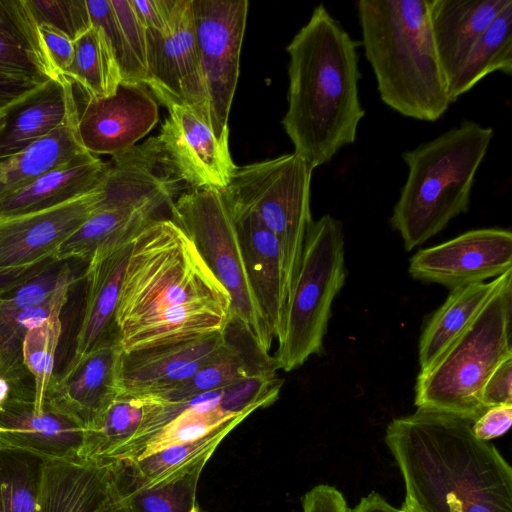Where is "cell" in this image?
I'll return each mask as SVG.
<instances>
[{
	"label": "cell",
	"mask_w": 512,
	"mask_h": 512,
	"mask_svg": "<svg viewBox=\"0 0 512 512\" xmlns=\"http://www.w3.org/2000/svg\"><path fill=\"white\" fill-rule=\"evenodd\" d=\"M232 319L229 294L170 216L135 235L116 310L123 352L219 334Z\"/></svg>",
	"instance_id": "obj_1"
},
{
	"label": "cell",
	"mask_w": 512,
	"mask_h": 512,
	"mask_svg": "<svg viewBox=\"0 0 512 512\" xmlns=\"http://www.w3.org/2000/svg\"><path fill=\"white\" fill-rule=\"evenodd\" d=\"M472 423L417 408L388 424L385 443L418 512H512V468Z\"/></svg>",
	"instance_id": "obj_2"
},
{
	"label": "cell",
	"mask_w": 512,
	"mask_h": 512,
	"mask_svg": "<svg viewBox=\"0 0 512 512\" xmlns=\"http://www.w3.org/2000/svg\"><path fill=\"white\" fill-rule=\"evenodd\" d=\"M355 41L323 4L286 47L288 109L282 120L294 152L316 167L356 140L365 115Z\"/></svg>",
	"instance_id": "obj_3"
},
{
	"label": "cell",
	"mask_w": 512,
	"mask_h": 512,
	"mask_svg": "<svg viewBox=\"0 0 512 512\" xmlns=\"http://www.w3.org/2000/svg\"><path fill=\"white\" fill-rule=\"evenodd\" d=\"M361 45L381 100L401 115L433 122L448 110V84L436 52L429 0H360Z\"/></svg>",
	"instance_id": "obj_4"
},
{
	"label": "cell",
	"mask_w": 512,
	"mask_h": 512,
	"mask_svg": "<svg viewBox=\"0 0 512 512\" xmlns=\"http://www.w3.org/2000/svg\"><path fill=\"white\" fill-rule=\"evenodd\" d=\"M493 134L491 127L466 119L433 140L402 153L408 175L390 223L407 251L468 211L476 173Z\"/></svg>",
	"instance_id": "obj_5"
},
{
	"label": "cell",
	"mask_w": 512,
	"mask_h": 512,
	"mask_svg": "<svg viewBox=\"0 0 512 512\" xmlns=\"http://www.w3.org/2000/svg\"><path fill=\"white\" fill-rule=\"evenodd\" d=\"M512 269L470 325L425 373H419L414 403L475 421L484 411L483 387L512 358Z\"/></svg>",
	"instance_id": "obj_6"
},
{
	"label": "cell",
	"mask_w": 512,
	"mask_h": 512,
	"mask_svg": "<svg viewBox=\"0 0 512 512\" xmlns=\"http://www.w3.org/2000/svg\"><path fill=\"white\" fill-rule=\"evenodd\" d=\"M346 278L342 223L330 214L313 221L286 303L274 356L278 370L289 372L321 353L332 303Z\"/></svg>",
	"instance_id": "obj_7"
},
{
	"label": "cell",
	"mask_w": 512,
	"mask_h": 512,
	"mask_svg": "<svg viewBox=\"0 0 512 512\" xmlns=\"http://www.w3.org/2000/svg\"><path fill=\"white\" fill-rule=\"evenodd\" d=\"M313 168L297 153L237 167L221 193L255 212L276 237L281 253L285 307L312 224Z\"/></svg>",
	"instance_id": "obj_8"
},
{
	"label": "cell",
	"mask_w": 512,
	"mask_h": 512,
	"mask_svg": "<svg viewBox=\"0 0 512 512\" xmlns=\"http://www.w3.org/2000/svg\"><path fill=\"white\" fill-rule=\"evenodd\" d=\"M282 385L283 380L273 373L181 401H162L149 396L150 406L137 434L108 460L135 461L201 438L229 422L244 421L257 409L273 404Z\"/></svg>",
	"instance_id": "obj_9"
},
{
	"label": "cell",
	"mask_w": 512,
	"mask_h": 512,
	"mask_svg": "<svg viewBox=\"0 0 512 512\" xmlns=\"http://www.w3.org/2000/svg\"><path fill=\"white\" fill-rule=\"evenodd\" d=\"M170 217L190 238L229 294L233 318L247 330L259 349L269 354L274 336L249 283L237 231L221 191L185 190L175 199Z\"/></svg>",
	"instance_id": "obj_10"
},
{
	"label": "cell",
	"mask_w": 512,
	"mask_h": 512,
	"mask_svg": "<svg viewBox=\"0 0 512 512\" xmlns=\"http://www.w3.org/2000/svg\"><path fill=\"white\" fill-rule=\"evenodd\" d=\"M102 196L101 186L51 208L0 219V295L58 263L62 244L92 214Z\"/></svg>",
	"instance_id": "obj_11"
},
{
	"label": "cell",
	"mask_w": 512,
	"mask_h": 512,
	"mask_svg": "<svg viewBox=\"0 0 512 512\" xmlns=\"http://www.w3.org/2000/svg\"><path fill=\"white\" fill-rule=\"evenodd\" d=\"M248 5L247 0H192L211 126L216 137L227 144Z\"/></svg>",
	"instance_id": "obj_12"
},
{
	"label": "cell",
	"mask_w": 512,
	"mask_h": 512,
	"mask_svg": "<svg viewBox=\"0 0 512 512\" xmlns=\"http://www.w3.org/2000/svg\"><path fill=\"white\" fill-rule=\"evenodd\" d=\"M146 71L145 85L162 105H190L211 125L192 0H178L168 32L146 29Z\"/></svg>",
	"instance_id": "obj_13"
},
{
	"label": "cell",
	"mask_w": 512,
	"mask_h": 512,
	"mask_svg": "<svg viewBox=\"0 0 512 512\" xmlns=\"http://www.w3.org/2000/svg\"><path fill=\"white\" fill-rule=\"evenodd\" d=\"M512 269V233L501 228L467 231L441 244L419 250L409 263L417 280L450 290L497 278Z\"/></svg>",
	"instance_id": "obj_14"
},
{
	"label": "cell",
	"mask_w": 512,
	"mask_h": 512,
	"mask_svg": "<svg viewBox=\"0 0 512 512\" xmlns=\"http://www.w3.org/2000/svg\"><path fill=\"white\" fill-rule=\"evenodd\" d=\"M167 110L157 137L180 178L189 189H225L237 168L229 144L216 137L196 108L173 104Z\"/></svg>",
	"instance_id": "obj_15"
},
{
	"label": "cell",
	"mask_w": 512,
	"mask_h": 512,
	"mask_svg": "<svg viewBox=\"0 0 512 512\" xmlns=\"http://www.w3.org/2000/svg\"><path fill=\"white\" fill-rule=\"evenodd\" d=\"M78 133L86 151L122 154L136 145L156 125L158 104L146 85L121 82L114 95L83 98Z\"/></svg>",
	"instance_id": "obj_16"
},
{
	"label": "cell",
	"mask_w": 512,
	"mask_h": 512,
	"mask_svg": "<svg viewBox=\"0 0 512 512\" xmlns=\"http://www.w3.org/2000/svg\"><path fill=\"white\" fill-rule=\"evenodd\" d=\"M34 386L22 383L0 408V445L24 451L43 460H75L85 429L46 405L34 407Z\"/></svg>",
	"instance_id": "obj_17"
},
{
	"label": "cell",
	"mask_w": 512,
	"mask_h": 512,
	"mask_svg": "<svg viewBox=\"0 0 512 512\" xmlns=\"http://www.w3.org/2000/svg\"><path fill=\"white\" fill-rule=\"evenodd\" d=\"M134 237L96 251L86 263L82 275L85 293L81 320L71 358L62 372L70 371L95 350L119 343L116 310Z\"/></svg>",
	"instance_id": "obj_18"
},
{
	"label": "cell",
	"mask_w": 512,
	"mask_h": 512,
	"mask_svg": "<svg viewBox=\"0 0 512 512\" xmlns=\"http://www.w3.org/2000/svg\"><path fill=\"white\" fill-rule=\"evenodd\" d=\"M39 512H130L112 461L43 460Z\"/></svg>",
	"instance_id": "obj_19"
},
{
	"label": "cell",
	"mask_w": 512,
	"mask_h": 512,
	"mask_svg": "<svg viewBox=\"0 0 512 512\" xmlns=\"http://www.w3.org/2000/svg\"><path fill=\"white\" fill-rule=\"evenodd\" d=\"M224 341L225 331L192 341L122 351L119 393L159 396L193 376Z\"/></svg>",
	"instance_id": "obj_20"
},
{
	"label": "cell",
	"mask_w": 512,
	"mask_h": 512,
	"mask_svg": "<svg viewBox=\"0 0 512 512\" xmlns=\"http://www.w3.org/2000/svg\"><path fill=\"white\" fill-rule=\"evenodd\" d=\"M118 342L103 346L68 372L54 375L43 405L90 427L119 394Z\"/></svg>",
	"instance_id": "obj_21"
},
{
	"label": "cell",
	"mask_w": 512,
	"mask_h": 512,
	"mask_svg": "<svg viewBox=\"0 0 512 512\" xmlns=\"http://www.w3.org/2000/svg\"><path fill=\"white\" fill-rule=\"evenodd\" d=\"M223 198L233 218L252 291L274 338L278 339L285 314L283 269L278 241L255 212Z\"/></svg>",
	"instance_id": "obj_22"
},
{
	"label": "cell",
	"mask_w": 512,
	"mask_h": 512,
	"mask_svg": "<svg viewBox=\"0 0 512 512\" xmlns=\"http://www.w3.org/2000/svg\"><path fill=\"white\" fill-rule=\"evenodd\" d=\"M277 370L274 357L263 353L247 330L233 318L225 330L224 343L197 372L155 398L169 402L186 400L256 376L277 373Z\"/></svg>",
	"instance_id": "obj_23"
},
{
	"label": "cell",
	"mask_w": 512,
	"mask_h": 512,
	"mask_svg": "<svg viewBox=\"0 0 512 512\" xmlns=\"http://www.w3.org/2000/svg\"><path fill=\"white\" fill-rule=\"evenodd\" d=\"M510 0H429L436 52L447 84Z\"/></svg>",
	"instance_id": "obj_24"
},
{
	"label": "cell",
	"mask_w": 512,
	"mask_h": 512,
	"mask_svg": "<svg viewBox=\"0 0 512 512\" xmlns=\"http://www.w3.org/2000/svg\"><path fill=\"white\" fill-rule=\"evenodd\" d=\"M79 108L73 83L63 77L43 83L10 109L0 132V162L44 137Z\"/></svg>",
	"instance_id": "obj_25"
},
{
	"label": "cell",
	"mask_w": 512,
	"mask_h": 512,
	"mask_svg": "<svg viewBox=\"0 0 512 512\" xmlns=\"http://www.w3.org/2000/svg\"><path fill=\"white\" fill-rule=\"evenodd\" d=\"M109 162L85 151L0 201V219L51 208L99 189Z\"/></svg>",
	"instance_id": "obj_26"
},
{
	"label": "cell",
	"mask_w": 512,
	"mask_h": 512,
	"mask_svg": "<svg viewBox=\"0 0 512 512\" xmlns=\"http://www.w3.org/2000/svg\"><path fill=\"white\" fill-rule=\"evenodd\" d=\"M211 456L147 483L127 460H111L116 486L130 512H200L197 486Z\"/></svg>",
	"instance_id": "obj_27"
},
{
	"label": "cell",
	"mask_w": 512,
	"mask_h": 512,
	"mask_svg": "<svg viewBox=\"0 0 512 512\" xmlns=\"http://www.w3.org/2000/svg\"><path fill=\"white\" fill-rule=\"evenodd\" d=\"M505 273L490 282L471 283L451 290L445 302L430 317L421 334L418 351L419 373L427 372L470 325L498 289Z\"/></svg>",
	"instance_id": "obj_28"
},
{
	"label": "cell",
	"mask_w": 512,
	"mask_h": 512,
	"mask_svg": "<svg viewBox=\"0 0 512 512\" xmlns=\"http://www.w3.org/2000/svg\"><path fill=\"white\" fill-rule=\"evenodd\" d=\"M79 112L25 149L0 162V201L85 152Z\"/></svg>",
	"instance_id": "obj_29"
},
{
	"label": "cell",
	"mask_w": 512,
	"mask_h": 512,
	"mask_svg": "<svg viewBox=\"0 0 512 512\" xmlns=\"http://www.w3.org/2000/svg\"><path fill=\"white\" fill-rule=\"evenodd\" d=\"M0 69L46 82L60 79L27 0H0Z\"/></svg>",
	"instance_id": "obj_30"
},
{
	"label": "cell",
	"mask_w": 512,
	"mask_h": 512,
	"mask_svg": "<svg viewBox=\"0 0 512 512\" xmlns=\"http://www.w3.org/2000/svg\"><path fill=\"white\" fill-rule=\"evenodd\" d=\"M512 74V1L501 10L471 48L448 85L451 103L471 90L487 75Z\"/></svg>",
	"instance_id": "obj_31"
},
{
	"label": "cell",
	"mask_w": 512,
	"mask_h": 512,
	"mask_svg": "<svg viewBox=\"0 0 512 512\" xmlns=\"http://www.w3.org/2000/svg\"><path fill=\"white\" fill-rule=\"evenodd\" d=\"M149 396L119 393L97 420L85 429L79 458L106 461L135 437L150 406Z\"/></svg>",
	"instance_id": "obj_32"
},
{
	"label": "cell",
	"mask_w": 512,
	"mask_h": 512,
	"mask_svg": "<svg viewBox=\"0 0 512 512\" xmlns=\"http://www.w3.org/2000/svg\"><path fill=\"white\" fill-rule=\"evenodd\" d=\"M74 48V59L65 78L81 90L83 98L101 99L114 95L122 76L103 30L93 25L74 41Z\"/></svg>",
	"instance_id": "obj_33"
},
{
	"label": "cell",
	"mask_w": 512,
	"mask_h": 512,
	"mask_svg": "<svg viewBox=\"0 0 512 512\" xmlns=\"http://www.w3.org/2000/svg\"><path fill=\"white\" fill-rule=\"evenodd\" d=\"M71 286H63L37 307L0 317V376L12 386L24 383L30 375L23 361V343L27 333L46 322L55 308L65 306Z\"/></svg>",
	"instance_id": "obj_34"
},
{
	"label": "cell",
	"mask_w": 512,
	"mask_h": 512,
	"mask_svg": "<svg viewBox=\"0 0 512 512\" xmlns=\"http://www.w3.org/2000/svg\"><path fill=\"white\" fill-rule=\"evenodd\" d=\"M43 459L0 445V512H39Z\"/></svg>",
	"instance_id": "obj_35"
},
{
	"label": "cell",
	"mask_w": 512,
	"mask_h": 512,
	"mask_svg": "<svg viewBox=\"0 0 512 512\" xmlns=\"http://www.w3.org/2000/svg\"><path fill=\"white\" fill-rule=\"evenodd\" d=\"M63 305L58 306L43 324L32 328L23 343V361L33 377L34 407H43L45 396L54 376V361L59 343Z\"/></svg>",
	"instance_id": "obj_36"
},
{
	"label": "cell",
	"mask_w": 512,
	"mask_h": 512,
	"mask_svg": "<svg viewBox=\"0 0 512 512\" xmlns=\"http://www.w3.org/2000/svg\"><path fill=\"white\" fill-rule=\"evenodd\" d=\"M241 422H229L201 438L158 450L135 461H127L145 482H156L180 467L204 456H212L222 440Z\"/></svg>",
	"instance_id": "obj_37"
},
{
	"label": "cell",
	"mask_w": 512,
	"mask_h": 512,
	"mask_svg": "<svg viewBox=\"0 0 512 512\" xmlns=\"http://www.w3.org/2000/svg\"><path fill=\"white\" fill-rule=\"evenodd\" d=\"M76 277L68 261L58 262L36 278L11 292L0 295V317H7L37 307L50 299Z\"/></svg>",
	"instance_id": "obj_38"
},
{
	"label": "cell",
	"mask_w": 512,
	"mask_h": 512,
	"mask_svg": "<svg viewBox=\"0 0 512 512\" xmlns=\"http://www.w3.org/2000/svg\"><path fill=\"white\" fill-rule=\"evenodd\" d=\"M93 25L105 33L118 62L122 82L145 85L146 70L130 51L110 0H86Z\"/></svg>",
	"instance_id": "obj_39"
},
{
	"label": "cell",
	"mask_w": 512,
	"mask_h": 512,
	"mask_svg": "<svg viewBox=\"0 0 512 512\" xmlns=\"http://www.w3.org/2000/svg\"><path fill=\"white\" fill-rule=\"evenodd\" d=\"M37 25L47 24L73 42L92 26L86 0H27Z\"/></svg>",
	"instance_id": "obj_40"
},
{
	"label": "cell",
	"mask_w": 512,
	"mask_h": 512,
	"mask_svg": "<svg viewBox=\"0 0 512 512\" xmlns=\"http://www.w3.org/2000/svg\"><path fill=\"white\" fill-rule=\"evenodd\" d=\"M110 1L130 51L146 70V29L138 20L129 0Z\"/></svg>",
	"instance_id": "obj_41"
},
{
	"label": "cell",
	"mask_w": 512,
	"mask_h": 512,
	"mask_svg": "<svg viewBox=\"0 0 512 512\" xmlns=\"http://www.w3.org/2000/svg\"><path fill=\"white\" fill-rule=\"evenodd\" d=\"M145 29L161 33L169 31L178 0H129Z\"/></svg>",
	"instance_id": "obj_42"
},
{
	"label": "cell",
	"mask_w": 512,
	"mask_h": 512,
	"mask_svg": "<svg viewBox=\"0 0 512 512\" xmlns=\"http://www.w3.org/2000/svg\"><path fill=\"white\" fill-rule=\"evenodd\" d=\"M38 28L55 72L59 77H65L74 59V42L47 24H41Z\"/></svg>",
	"instance_id": "obj_43"
},
{
	"label": "cell",
	"mask_w": 512,
	"mask_h": 512,
	"mask_svg": "<svg viewBox=\"0 0 512 512\" xmlns=\"http://www.w3.org/2000/svg\"><path fill=\"white\" fill-rule=\"evenodd\" d=\"M481 404L485 410L512 404V358L500 364L490 375L482 390Z\"/></svg>",
	"instance_id": "obj_44"
},
{
	"label": "cell",
	"mask_w": 512,
	"mask_h": 512,
	"mask_svg": "<svg viewBox=\"0 0 512 512\" xmlns=\"http://www.w3.org/2000/svg\"><path fill=\"white\" fill-rule=\"evenodd\" d=\"M512 424V404H501L487 408L473 423L476 438L489 441L505 434Z\"/></svg>",
	"instance_id": "obj_45"
},
{
	"label": "cell",
	"mask_w": 512,
	"mask_h": 512,
	"mask_svg": "<svg viewBox=\"0 0 512 512\" xmlns=\"http://www.w3.org/2000/svg\"><path fill=\"white\" fill-rule=\"evenodd\" d=\"M303 512H347L344 495L335 487L320 484L302 497Z\"/></svg>",
	"instance_id": "obj_46"
},
{
	"label": "cell",
	"mask_w": 512,
	"mask_h": 512,
	"mask_svg": "<svg viewBox=\"0 0 512 512\" xmlns=\"http://www.w3.org/2000/svg\"><path fill=\"white\" fill-rule=\"evenodd\" d=\"M43 83L26 75L0 69V109L20 101Z\"/></svg>",
	"instance_id": "obj_47"
},
{
	"label": "cell",
	"mask_w": 512,
	"mask_h": 512,
	"mask_svg": "<svg viewBox=\"0 0 512 512\" xmlns=\"http://www.w3.org/2000/svg\"><path fill=\"white\" fill-rule=\"evenodd\" d=\"M347 512H404L401 508L394 507L387 502L379 493L371 492L361 498L359 503L353 508H348Z\"/></svg>",
	"instance_id": "obj_48"
},
{
	"label": "cell",
	"mask_w": 512,
	"mask_h": 512,
	"mask_svg": "<svg viewBox=\"0 0 512 512\" xmlns=\"http://www.w3.org/2000/svg\"><path fill=\"white\" fill-rule=\"evenodd\" d=\"M11 392H12V384L7 379L0 376V408L10 397Z\"/></svg>",
	"instance_id": "obj_49"
},
{
	"label": "cell",
	"mask_w": 512,
	"mask_h": 512,
	"mask_svg": "<svg viewBox=\"0 0 512 512\" xmlns=\"http://www.w3.org/2000/svg\"><path fill=\"white\" fill-rule=\"evenodd\" d=\"M25 98V97H24ZM22 100V99H21ZM19 102V101H18ZM17 103V102H16ZM14 103V104H16ZM13 104V105H14ZM13 105H10V106H7L5 108H2L0 109V132L1 130L4 128L5 124H6V118H7V115L10 111V109L13 107Z\"/></svg>",
	"instance_id": "obj_50"
},
{
	"label": "cell",
	"mask_w": 512,
	"mask_h": 512,
	"mask_svg": "<svg viewBox=\"0 0 512 512\" xmlns=\"http://www.w3.org/2000/svg\"><path fill=\"white\" fill-rule=\"evenodd\" d=\"M401 509L404 511V512H418L415 507L407 500L405 499L402 506H401Z\"/></svg>",
	"instance_id": "obj_51"
}]
</instances>
